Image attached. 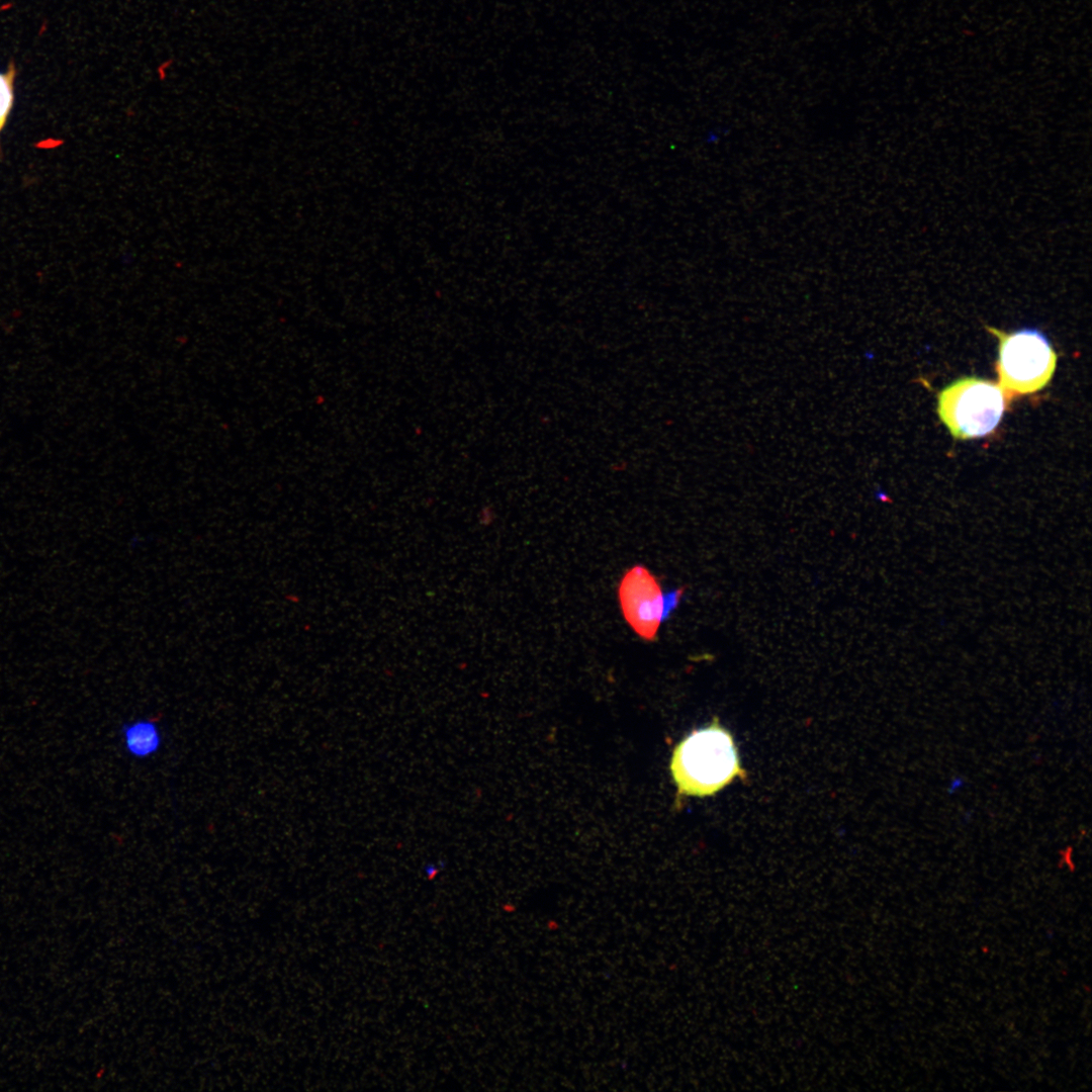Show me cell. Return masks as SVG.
Wrapping results in <instances>:
<instances>
[{"instance_id":"6da1fadb","label":"cell","mask_w":1092,"mask_h":1092,"mask_svg":"<svg viewBox=\"0 0 1092 1092\" xmlns=\"http://www.w3.org/2000/svg\"><path fill=\"white\" fill-rule=\"evenodd\" d=\"M669 770L676 788V804L687 797H710L736 779L747 780L733 735L717 717L694 729L673 748Z\"/></svg>"},{"instance_id":"7a4b0ae2","label":"cell","mask_w":1092,"mask_h":1092,"mask_svg":"<svg viewBox=\"0 0 1092 1092\" xmlns=\"http://www.w3.org/2000/svg\"><path fill=\"white\" fill-rule=\"evenodd\" d=\"M1002 388L979 377H963L938 394V416L950 434L958 439L980 438L998 426L1004 410Z\"/></svg>"},{"instance_id":"3957f363","label":"cell","mask_w":1092,"mask_h":1092,"mask_svg":"<svg viewBox=\"0 0 1092 1092\" xmlns=\"http://www.w3.org/2000/svg\"><path fill=\"white\" fill-rule=\"evenodd\" d=\"M999 340L996 369L1006 390L1026 394L1043 388L1057 365V354L1049 339L1036 329L1005 333L988 328Z\"/></svg>"},{"instance_id":"277c9868","label":"cell","mask_w":1092,"mask_h":1092,"mask_svg":"<svg viewBox=\"0 0 1092 1092\" xmlns=\"http://www.w3.org/2000/svg\"><path fill=\"white\" fill-rule=\"evenodd\" d=\"M682 588L663 592L657 578L643 565H634L622 576L618 598L624 619L642 639L656 638L681 600Z\"/></svg>"},{"instance_id":"5b68a950","label":"cell","mask_w":1092,"mask_h":1092,"mask_svg":"<svg viewBox=\"0 0 1092 1092\" xmlns=\"http://www.w3.org/2000/svg\"><path fill=\"white\" fill-rule=\"evenodd\" d=\"M122 749L134 760H147L157 755L164 744L159 723L154 718L141 717L124 722L119 729Z\"/></svg>"},{"instance_id":"8992f818","label":"cell","mask_w":1092,"mask_h":1092,"mask_svg":"<svg viewBox=\"0 0 1092 1092\" xmlns=\"http://www.w3.org/2000/svg\"><path fill=\"white\" fill-rule=\"evenodd\" d=\"M16 70L14 65L0 72V131L4 127L14 102V79Z\"/></svg>"}]
</instances>
